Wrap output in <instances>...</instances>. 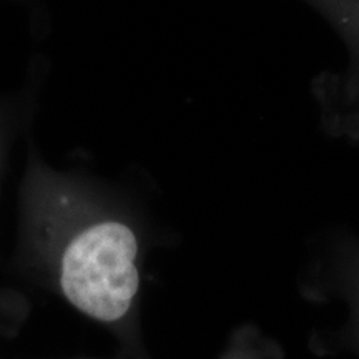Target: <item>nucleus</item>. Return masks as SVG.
Returning <instances> with one entry per match:
<instances>
[{
	"instance_id": "1",
	"label": "nucleus",
	"mask_w": 359,
	"mask_h": 359,
	"mask_svg": "<svg viewBox=\"0 0 359 359\" xmlns=\"http://www.w3.org/2000/svg\"><path fill=\"white\" fill-rule=\"evenodd\" d=\"M25 142L13 271L107 327L127 358L145 359L138 326L140 218L105 183L52 167L32 132Z\"/></svg>"
},
{
	"instance_id": "2",
	"label": "nucleus",
	"mask_w": 359,
	"mask_h": 359,
	"mask_svg": "<svg viewBox=\"0 0 359 359\" xmlns=\"http://www.w3.org/2000/svg\"><path fill=\"white\" fill-rule=\"evenodd\" d=\"M45 75L47 64L42 57L35 55L30 58L22 83L0 92V188L6 178L13 147L20 138H25L32 132Z\"/></svg>"
},
{
	"instance_id": "3",
	"label": "nucleus",
	"mask_w": 359,
	"mask_h": 359,
	"mask_svg": "<svg viewBox=\"0 0 359 359\" xmlns=\"http://www.w3.org/2000/svg\"><path fill=\"white\" fill-rule=\"evenodd\" d=\"M120 359H133V358H120ZM219 359H275L266 343L257 331L243 330L233 336L231 343L228 344Z\"/></svg>"
}]
</instances>
